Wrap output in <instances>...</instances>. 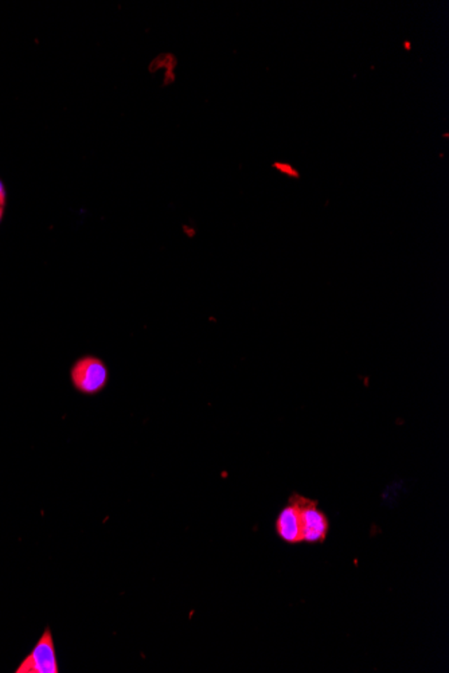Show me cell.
<instances>
[{"label":"cell","instance_id":"6da1fadb","mask_svg":"<svg viewBox=\"0 0 449 673\" xmlns=\"http://www.w3.org/2000/svg\"><path fill=\"white\" fill-rule=\"evenodd\" d=\"M109 370L104 361L87 355L73 363L70 368V382L73 387L84 396H96L108 386Z\"/></svg>","mask_w":449,"mask_h":673},{"label":"cell","instance_id":"8992f818","mask_svg":"<svg viewBox=\"0 0 449 673\" xmlns=\"http://www.w3.org/2000/svg\"><path fill=\"white\" fill-rule=\"evenodd\" d=\"M4 208H6V191H4V187L0 182V222H1V218H3V214H4Z\"/></svg>","mask_w":449,"mask_h":673},{"label":"cell","instance_id":"3957f363","mask_svg":"<svg viewBox=\"0 0 449 673\" xmlns=\"http://www.w3.org/2000/svg\"><path fill=\"white\" fill-rule=\"evenodd\" d=\"M297 505L301 519L303 542L310 544L323 543L329 531L327 515L319 508L318 501L301 495H297Z\"/></svg>","mask_w":449,"mask_h":673},{"label":"cell","instance_id":"277c9868","mask_svg":"<svg viewBox=\"0 0 449 673\" xmlns=\"http://www.w3.org/2000/svg\"><path fill=\"white\" fill-rule=\"evenodd\" d=\"M276 533L278 537L290 544L303 543L301 519L297 505V493H294L288 504L281 509L276 520Z\"/></svg>","mask_w":449,"mask_h":673},{"label":"cell","instance_id":"7a4b0ae2","mask_svg":"<svg viewBox=\"0 0 449 673\" xmlns=\"http://www.w3.org/2000/svg\"><path fill=\"white\" fill-rule=\"evenodd\" d=\"M58 658L52 629L46 626L31 652L17 665L15 673H58Z\"/></svg>","mask_w":449,"mask_h":673},{"label":"cell","instance_id":"5b68a950","mask_svg":"<svg viewBox=\"0 0 449 673\" xmlns=\"http://www.w3.org/2000/svg\"><path fill=\"white\" fill-rule=\"evenodd\" d=\"M273 167H275L276 170H278L280 173H287V175H290V176H292V178H299V173L294 170V167H291L290 164H284V163H275V164H273Z\"/></svg>","mask_w":449,"mask_h":673}]
</instances>
